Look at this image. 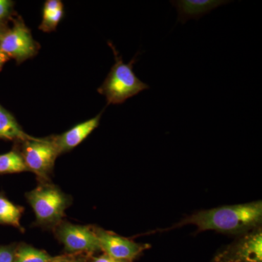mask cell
Wrapping results in <instances>:
<instances>
[{"label": "cell", "instance_id": "obj_1", "mask_svg": "<svg viewBox=\"0 0 262 262\" xmlns=\"http://www.w3.org/2000/svg\"><path fill=\"white\" fill-rule=\"evenodd\" d=\"M261 222L262 202L258 201L195 212L165 230L194 225L198 228V232L213 230L239 235L260 227Z\"/></svg>", "mask_w": 262, "mask_h": 262}, {"label": "cell", "instance_id": "obj_2", "mask_svg": "<svg viewBox=\"0 0 262 262\" xmlns=\"http://www.w3.org/2000/svg\"><path fill=\"white\" fill-rule=\"evenodd\" d=\"M108 45L114 52L115 63L98 91L105 96L107 104H122L129 98L150 89V87L134 72L137 56L134 57L128 63H124L122 56L113 43L108 42Z\"/></svg>", "mask_w": 262, "mask_h": 262}, {"label": "cell", "instance_id": "obj_3", "mask_svg": "<svg viewBox=\"0 0 262 262\" xmlns=\"http://www.w3.org/2000/svg\"><path fill=\"white\" fill-rule=\"evenodd\" d=\"M26 198L34 212L37 225L54 228L61 223L72 203L70 196L48 182H41L27 192Z\"/></svg>", "mask_w": 262, "mask_h": 262}, {"label": "cell", "instance_id": "obj_4", "mask_svg": "<svg viewBox=\"0 0 262 262\" xmlns=\"http://www.w3.org/2000/svg\"><path fill=\"white\" fill-rule=\"evenodd\" d=\"M22 142L20 154L29 171L35 174L41 182H48L57 157L60 155L53 138H37Z\"/></svg>", "mask_w": 262, "mask_h": 262}, {"label": "cell", "instance_id": "obj_5", "mask_svg": "<svg viewBox=\"0 0 262 262\" xmlns=\"http://www.w3.org/2000/svg\"><path fill=\"white\" fill-rule=\"evenodd\" d=\"M213 262H262L261 226L237 235L215 254Z\"/></svg>", "mask_w": 262, "mask_h": 262}, {"label": "cell", "instance_id": "obj_6", "mask_svg": "<svg viewBox=\"0 0 262 262\" xmlns=\"http://www.w3.org/2000/svg\"><path fill=\"white\" fill-rule=\"evenodd\" d=\"M55 233L58 241L63 245L66 252L70 254L86 253L92 256L101 251L94 227L61 222L55 227Z\"/></svg>", "mask_w": 262, "mask_h": 262}, {"label": "cell", "instance_id": "obj_7", "mask_svg": "<svg viewBox=\"0 0 262 262\" xmlns=\"http://www.w3.org/2000/svg\"><path fill=\"white\" fill-rule=\"evenodd\" d=\"M37 51V45L30 31L20 19L0 39V51L19 63L34 56Z\"/></svg>", "mask_w": 262, "mask_h": 262}, {"label": "cell", "instance_id": "obj_8", "mask_svg": "<svg viewBox=\"0 0 262 262\" xmlns=\"http://www.w3.org/2000/svg\"><path fill=\"white\" fill-rule=\"evenodd\" d=\"M94 229L101 251L115 259L132 262L150 247L149 244H138L100 227H94Z\"/></svg>", "mask_w": 262, "mask_h": 262}, {"label": "cell", "instance_id": "obj_9", "mask_svg": "<svg viewBox=\"0 0 262 262\" xmlns=\"http://www.w3.org/2000/svg\"><path fill=\"white\" fill-rule=\"evenodd\" d=\"M102 113L87 121L78 124L61 135L53 138L60 154L73 149L80 144L99 125Z\"/></svg>", "mask_w": 262, "mask_h": 262}, {"label": "cell", "instance_id": "obj_10", "mask_svg": "<svg viewBox=\"0 0 262 262\" xmlns=\"http://www.w3.org/2000/svg\"><path fill=\"white\" fill-rule=\"evenodd\" d=\"M225 0H177L170 1L178 12V22L185 24L191 19L198 20L219 7L228 4Z\"/></svg>", "mask_w": 262, "mask_h": 262}, {"label": "cell", "instance_id": "obj_11", "mask_svg": "<svg viewBox=\"0 0 262 262\" xmlns=\"http://www.w3.org/2000/svg\"><path fill=\"white\" fill-rule=\"evenodd\" d=\"M37 139L26 134L15 117L0 106V139L24 141Z\"/></svg>", "mask_w": 262, "mask_h": 262}, {"label": "cell", "instance_id": "obj_12", "mask_svg": "<svg viewBox=\"0 0 262 262\" xmlns=\"http://www.w3.org/2000/svg\"><path fill=\"white\" fill-rule=\"evenodd\" d=\"M24 211L23 207L14 204L0 192V225L12 226L23 232L20 218Z\"/></svg>", "mask_w": 262, "mask_h": 262}, {"label": "cell", "instance_id": "obj_13", "mask_svg": "<svg viewBox=\"0 0 262 262\" xmlns=\"http://www.w3.org/2000/svg\"><path fill=\"white\" fill-rule=\"evenodd\" d=\"M63 15V6L59 0H48L43 8L42 23L39 29L51 32L56 29Z\"/></svg>", "mask_w": 262, "mask_h": 262}, {"label": "cell", "instance_id": "obj_14", "mask_svg": "<svg viewBox=\"0 0 262 262\" xmlns=\"http://www.w3.org/2000/svg\"><path fill=\"white\" fill-rule=\"evenodd\" d=\"M59 256H52L46 251L27 244L16 245L14 262H53Z\"/></svg>", "mask_w": 262, "mask_h": 262}, {"label": "cell", "instance_id": "obj_15", "mask_svg": "<svg viewBox=\"0 0 262 262\" xmlns=\"http://www.w3.org/2000/svg\"><path fill=\"white\" fill-rule=\"evenodd\" d=\"M24 171L29 170L20 152L12 150L9 152L0 155V175L22 173Z\"/></svg>", "mask_w": 262, "mask_h": 262}, {"label": "cell", "instance_id": "obj_16", "mask_svg": "<svg viewBox=\"0 0 262 262\" xmlns=\"http://www.w3.org/2000/svg\"><path fill=\"white\" fill-rule=\"evenodd\" d=\"M16 245L0 246V262H14Z\"/></svg>", "mask_w": 262, "mask_h": 262}, {"label": "cell", "instance_id": "obj_17", "mask_svg": "<svg viewBox=\"0 0 262 262\" xmlns=\"http://www.w3.org/2000/svg\"><path fill=\"white\" fill-rule=\"evenodd\" d=\"M13 5V2L9 0H0V20L10 15Z\"/></svg>", "mask_w": 262, "mask_h": 262}, {"label": "cell", "instance_id": "obj_18", "mask_svg": "<svg viewBox=\"0 0 262 262\" xmlns=\"http://www.w3.org/2000/svg\"><path fill=\"white\" fill-rule=\"evenodd\" d=\"M87 262H127L120 261V260L115 259V258L110 257L106 254L100 255L98 256H91L87 260Z\"/></svg>", "mask_w": 262, "mask_h": 262}, {"label": "cell", "instance_id": "obj_19", "mask_svg": "<svg viewBox=\"0 0 262 262\" xmlns=\"http://www.w3.org/2000/svg\"><path fill=\"white\" fill-rule=\"evenodd\" d=\"M53 262H87V259L82 257H77L75 255H66V256H60L58 259Z\"/></svg>", "mask_w": 262, "mask_h": 262}, {"label": "cell", "instance_id": "obj_20", "mask_svg": "<svg viewBox=\"0 0 262 262\" xmlns=\"http://www.w3.org/2000/svg\"><path fill=\"white\" fill-rule=\"evenodd\" d=\"M10 58L7 55H5L4 53L0 51V71L3 69V66L5 65V63H7L9 61Z\"/></svg>", "mask_w": 262, "mask_h": 262}, {"label": "cell", "instance_id": "obj_21", "mask_svg": "<svg viewBox=\"0 0 262 262\" xmlns=\"http://www.w3.org/2000/svg\"><path fill=\"white\" fill-rule=\"evenodd\" d=\"M5 29L4 27H3V24L0 22V39L3 37V36L4 35L5 33Z\"/></svg>", "mask_w": 262, "mask_h": 262}]
</instances>
